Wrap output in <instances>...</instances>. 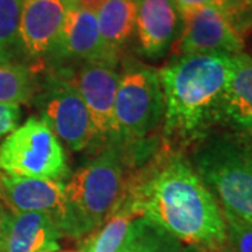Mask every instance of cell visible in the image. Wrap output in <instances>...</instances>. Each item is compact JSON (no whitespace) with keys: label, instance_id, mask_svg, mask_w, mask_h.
<instances>
[{"label":"cell","instance_id":"obj_25","mask_svg":"<svg viewBox=\"0 0 252 252\" xmlns=\"http://www.w3.org/2000/svg\"><path fill=\"white\" fill-rule=\"evenodd\" d=\"M182 252H202V251L198 250V248H193V247H187V248H184V250H182Z\"/></svg>","mask_w":252,"mask_h":252},{"label":"cell","instance_id":"obj_19","mask_svg":"<svg viewBox=\"0 0 252 252\" xmlns=\"http://www.w3.org/2000/svg\"><path fill=\"white\" fill-rule=\"evenodd\" d=\"M125 205H119L118 209L107 219V221L94 231L93 237L81 248L83 252H118L122 245L129 225L136 219Z\"/></svg>","mask_w":252,"mask_h":252},{"label":"cell","instance_id":"obj_3","mask_svg":"<svg viewBox=\"0 0 252 252\" xmlns=\"http://www.w3.org/2000/svg\"><path fill=\"white\" fill-rule=\"evenodd\" d=\"M129 157L117 143L104 144L93 160L66 184L63 234L81 238L98 230L122 202L127 184Z\"/></svg>","mask_w":252,"mask_h":252},{"label":"cell","instance_id":"obj_27","mask_svg":"<svg viewBox=\"0 0 252 252\" xmlns=\"http://www.w3.org/2000/svg\"><path fill=\"white\" fill-rule=\"evenodd\" d=\"M63 252H83L81 250H77V251H63Z\"/></svg>","mask_w":252,"mask_h":252},{"label":"cell","instance_id":"obj_20","mask_svg":"<svg viewBox=\"0 0 252 252\" xmlns=\"http://www.w3.org/2000/svg\"><path fill=\"white\" fill-rule=\"evenodd\" d=\"M172 3L180 14L203 7L219 10L230 18L243 35L252 27L251 0H172Z\"/></svg>","mask_w":252,"mask_h":252},{"label":"cell","instance_id":"obj_11","mask_svg":"<svg viewBox=\"0 0 252 252\" xmlns=\"http://www.w3.org/2000/svg\"><path fill=\"white\" fill-rule=\"evenodd\" d=\"M0 200L13 213L35 212L51 216L63 233L66 221V184L62 181L24 178L0 172Z\"/></svg>","mask_w":252,"mask_h":252},{"label":"cell","instance_id":"obj_22","mask_svg":"<svg viewBox=\"0 0 252 252\" xmlns=\"http://www.w3.org/2000/svg\"><path fill=\"white\" fill-rule=\"evenodd\" d=\"M227 228V241L233 252H252V223L221 207Z\"/></svg>","mask_w":252,"mask_h":252},{"label":"cell","instance_id":"obj_6","mask_svg":"<svg viewBox=\"0 0 252 252\" xmlns=\"http://www.w3.org/2000/svg\"><path fill=\"white\" fill-rule=\"evenodd\" d=\"M0 171L9 175L62 181L69 177L61 140L39 118H30L0 144Z\"/></svg>","mask_w":252,"mask_h":252},{"label":"cell","instance_id":"obj_15","mask_svg":"<svg viewBox=\"0 0 252 252\" xmlns=\"http://www.w3.org/2000/svg\"><path fill=\"white\" fill-rule=\"evenodd\" d=\"M62 237L61 227L48 215L10 212L1 252H58Z\"/></svg>","mask_w":252,"mask_h":252},{"label":"cell","instance_id":"obj_13","mask_svg":"<svg viewBox=\"0 0 252 252\" xmlns=\"http://www.w3.org/2000/svg\"><path fill=\"white\" fill-rule=\"evenodd\" d=\"M219 125L225 126L244 143L252 140V56L231 55V72L220 102Z\"/></svg>","mask_w":252,"mask_h":252},{"label":"cell","instance_id":"obj_16","mask_svg":"<svg viewBox=\"0 0 252 252\" xmlns=\"http://www.w3.org/2000/svg\"><path fill=\"white\" fill-rule=\"evenodd\" d=\"M97 21L105 52L118 62L135 31L136 0H102L97 9Z\"/></svg>","mask_w":252,"mask_h":252},{"label":"cell","instance_id":"obj_4","mask_svg":"<svg viewBox=\"0 0 252 252\" xmlns=\"http://www.w3.org/2000/svg\"><path fill=\"white\" fill-rule=\"evenodd\" d=\"M164 118V95L158 70L125 59L119 73L114 119L115 140L126 154L150 143Z\"/></svg>","mask_w":252,"mask_h":252},{"label":"cell","instance_id":"obj_2","mask_svg":"<svg viewBox=\"0 0 252 252\" xmlns=\"http://www.w3.org/2000/svg\"><path fill=\"white\" fill-rule=\"evenodd\" d=\"M231 72V54L174 56L158 70L164 95L162 143L182 153L219 125L220 102Z\"/></svg>","mask_w":252,"mask_h":252},{"label":"cell","instance_id":"obj_12","mask_svg":"<svg viewBox=\"0 0 252 252\" xmlns=\"http://www.w3.org/2000/svg\"><path fill=\"white\" fill-rule=\"evenodd\" d=\"M54 62H108L118 64L105 52L99 36L97 11L72 0L63 23L62 32L54 55Z\"/></svg>","mask_w":252,"mask_h":252},{"label":"cell","instance_id":"obj_28","mask_svg":"<svg viewBox=\"0 0 252 252\" xmlns=\"http://www.w3.org/2000/svg\"><path fill=\"white\" fill-rule=\"evenodd\" d=\"M251 3H252V0H251Z\"/></svg>","mask_w":252,"mask_h":252},{"label":"cell","instance_id":"obj_18","mask_svg":"<svg viewBox=\"0 0 252 252\" xmlns=\"http://www.w3.org/2000/svg\"><path fill=\"white\" fill-rule=\"evenodd\" d=\"M175 237L146 217H136L129 225L118 252H182Z\"/></svg>","mask_w":252,"mask_h":252},{"label":"cell","instance_id":"obj_8","mask_svg":"<svg viewBox=\"0 0 252 252\" xmlns=\"http://www.w3.org/2000/svg\"><path fill=\"white\" fill-rule=\"evenodd\" d=\"M77 89L95 130L97 143L108 144L115 140L114 108L117 98L119 73L117 64L108 62H83L70 73L67 69H56Z\"/></svg>","mask_w":252,"mask_h":252},{"label":"cell","instance_id":"obj_17","mask_svg":"<svg viewBox=\"0 0 252 252\" xmlns=\"http://www.w3.org/2000/svg\"><path fill=\"white\" fill-rule=\"evenodd\" d=\"M39 83L34 66L13 58H0V102L20 105L35 97Z\"/></svg>","mask_w":252,"mask_h":252},{"label":"cell","instance_id":"obj_9","mask_svg":"<svg viewBox=\"0 0 252 252\" xmlns=\"http://www.w3.org/2000/svg\"><path fill=\"white\" fill-rule=\"evenodd\" d=\"M180 34L171 46L172 56L202 52H244V35L230 18L216 9L181 13Z\"/></svg>","mask_w":252,"mask_h":252},{"label":"cell","instance_id":"obj_26","mask_svg":"<svg viewBox=\"0 0 252 252\" xmlns=\"http://www.w3.org/2000/svg\"><path fill=\"white\" fill-rule=\"evenodd\" d=\"M221 252H233V251H231V248H230V247L227 245V247H225L224 250H223V251H221Z\"/></svg>","mask_w":252,"mask_h":252},{"label":"cell","instance_id":"obj_24","mask_svg":"<svg viewBox=\"0 0 252 252\" xmlns=\"http://www.w3.org/2000/svg\"><path fill=\"white\" fill-rule=\"evenodd\" d=\"M9 215L10 212L0 200V252H1V247H3V240H4V233H6V225H7Z\"/></svg>","mask_w":252,"mask_h":252},{"label":"cell","instance_id":"obj_23","mask_svg":"<svg viewBox=\"0 0 252 252\" xmlns=\"http://www.w3.org/2000/svg\"><path fill=\"white\" fill-rule=\"evenodd\" d=\"M20 118H21L20 105L0 102V139L3 136L10 135L17 127Z\"/></svg>","mask_w":252,"mask_h":252},{"label":"cell","instance_id":"obj_21","mask_svg":"<svg viewBox=\"0 0 252 252\" xmlns=\"http://www.w3.org/2000/svg\"><path fill=\"white\" fill-rule=\"evenodd\" d=\"M21 0H0V58L18 59V24Z\"/></svg>","mask_w":252,"mask_h":252},{"label":"cell","instance_id":"obj_7","mask_svg":"<svg viewBox=\"0 0 252 252\" xmlns=\"http://www.w3.org/2000/svg\"><path fill=\"white\" fill-rule=\"evenodd\" d=\"M36 107L48 127L72 152L97 143L89 109L77 89L61 73L46 76L35 94Z\"/></svg>","mask_w":252,"mask_h":252},{"label":"cell","instance_id":"obj_14","mask_svg":"<svg viewBox=\"0 0 252 252\" xmlns=\"http://www.w3.org/2000/svg\"><path fill=\"white\" fill-rule=\"evenodd\" d=\"M180 28V13L172 0H136V35L146 58H162L171 49Z\"/></svg>","mask_w":252,"mask_h":252},{"label":"cell","instance_id":"obj_5","mask_svg":"<svg viewBox=\"0 0 252 252\" xmlns=\"http://www.w3.org/2000/svg\"><path fill=\"white\" fill-rule=\"evenodd\" d=\"M195 171L220 206L252 223V147L241 140L215 139L198 149Z\"/></svg>","mask_w":252,"mask_h":252},{"label":"cell","instance_id":"obj_10","mask_svg":"<svg viewBox=\"0 0 252 252\" xmlns=\"http://www.w3.org/2000/svg\"><path fill=\"white\" fill-rule=\"evenodd\" d=\"M72 0H21L18 42L21 56L39 62L51 59L58 46Z\"/></svg>","mask_w":252,"mask_h":252},{"label":"cell","instance_id":"obj_1","mask_svg":"<svg viewBox=\"0 0 252 252\" xmlns=\"http://www.w3.org/2000/svg\"><path fill=\"white\" fill-rule=\"evenodd\" d=\"M119 205L202 252H221L228 245L220 203L178 152L162 147L144 168L129 175Z\"/></svg>","mask_w":252,"mask_h":252}]
</instances>
